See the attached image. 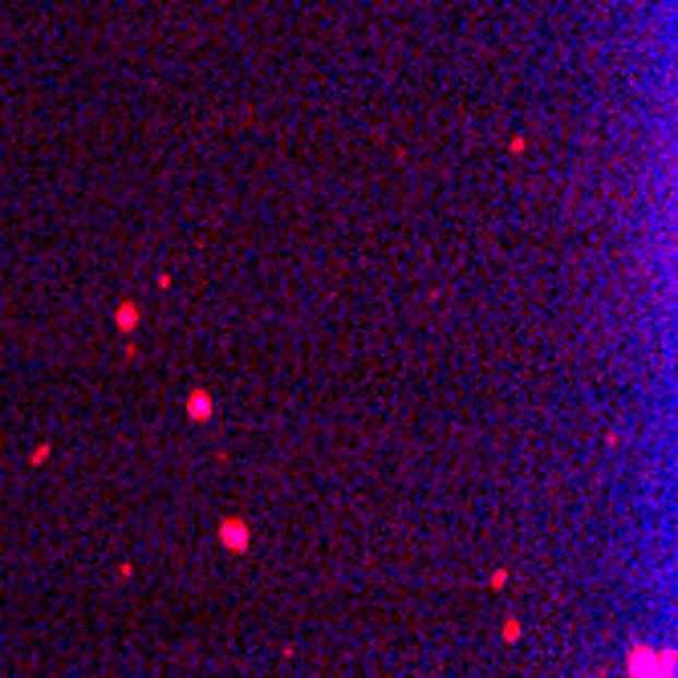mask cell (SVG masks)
Wrapping results in <instances>:
<instances>
[{
	"label": "cell",
	"instance_id": "6da1fadb",
	"mask_svg": "<svg viewBox=\"0 0 678 678\" xmlns=\"http://www.w3.org/2000/svg\"><path fill=\"white\" fill-rule=\"evenodd\" d=\"M191 415H195V419H203V415H207V399H203V394H195V399H191Z\"/></svg>",
	"mask_w": 678,
	"mask_h": 678
}]
</instances>
